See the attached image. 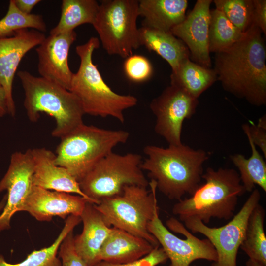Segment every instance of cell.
Masks as SVG:
<instances>
[{
    "instance_id": "11",
    "label": "cell",
    "mask_w": 266,
    "mask_h": 266,
    "mask_svg": "<svg viewBox=\"0 0 266 266\" xmlns=\"http://www.w3.org/2000/svg\"><path fill=\"white\" fill-rule=\"evenodd\" d=\"M171 231L185 236L182 239L170 232L159 216V209L148 224V229L170 261L169 266H189L192 262L204 259L213 262L217 259L214 246L208 239H200L194 236L179 221L171 217L166 221Z\"/></svg>"
},
{
    "instance_id": "13",
    "label": "cell",
    "mask_w": 266,
    "mask_h": 266,
    "mask_svg": "<svg viewBox=\"0 0 266 266\" xmlns=\"http://www.w3.org/2000/svg\"><path fill=\"white\" fill-rule=\"evenodd\" d=\"M33 167L31 149L11 155L8 170L0 182V193L7 191L6 203L0 215V232L10 228L13 215L22 211L33 185Z\"/></svg>"
},
{
    "instance_id": "6",
    "label": "cell",
    "mask_w": 266,
    "mask_h": 266,
    "mask_svg": "<svg viewBox=\"0 0 266 266\" xmlns=\"http://www.w3.org/2000/svg\"><path fill=\"white\" fill-rule=\"evenodd\" d=\"M128 132L99 128L83 123L61 138L55 162L66 168L79 182L115 147L126 143Z\"/></svg>"
},
{
    "instance_id": "18",
    "label": "cell",
    "mask_w": 266,
    "mask_h": 266,
    "mask_svg": "<svg viewBox=\"0 0 266 266\" xmlns=\"http://www.w3.org/2000/svg\"><path fill=\"white\" fill-rule=\"evenodd\" d=\"M31 150L34 167V186L48 190L75 193L93 203L83 193L75 178L66 168L56 164L55 153L45 148Z\"/></svg>"
},
{
    "instance_id": "27",
    "label": "cell",
    "mask_w": 266,
    "mask_h": 266,
    "mask_svg": "<svg viewBox=\"0 0 266 266\" xmlns=\"http://www.w3.org/2000/svg\"><path fill=\"white\" fill-rule=\"evenodd\" d=\"M81 221L80 216L69 215L60 233L51 245L33 251L26 259L16 264L7 263L0 255V266H62V262L57 256L60 246L66 235Z\"/></svg>"
},
{
    "instance_id": "26",
    "label": "cell",
    "mask_w": 266,
    "mask_h": 266,
    "mask_svg": "<svg viewBox=\"0 0 266 266\" xmlns=\"http://www.w3.org/2000/svg\"><path fill=\"white\" fill-rule=\"evenodd\" d=\"M265 211L258 204L252 211L240 248L249 259L266 265V237L264 231Z\"/></svg>"
},
{
    "instance_id": "12",
    "label": "cell",
    "mask_w": 266,
    "mask_h": 266,
    "mask_svg": "<svg viewBox=\"0 0 266 266\" xmlns=\"http://www.w3.org/2000/svg\"><path fill=\"white\" fill-rule=\"evenodd\" d=\"M198 105V99L170 84L150 103V108L156 118L155 132L169 145L182 144L183 122L193 115Z\"/></svg>"
},
{
    "instance_id": "28",
    "label": "cell",
    "mask_w": 266,
    "mask_h": 266,
    "mask_svg": "<svg viewBox=\"0 0 266 266\" xmlns=\"http://www.w3.org/2000/svg\"><path fill=\"white\" fill-rule=\"evenodd\" d=\"M244 33L234 26L221 11L216 8L210 10L208 34L210 53L226 50L241 38Z\"/></svg>"
},
{
    "instance_id": "8",
    "label": "cell",
    "mask_w": 266,
    "mask_h": 266,
    "mask_svg": "<svg viewBox=\"0 0 266 266\" xmlns=\"http://www.w3.org/2000/svg\"><path fill=\"white\" fill-rule=\"evenodd\" d=\"M139 0H103L92 24L110 55L127 58L140 46L137 26Z\"/></svg>"
},
{
    "instance_id": "39",
    "label": "cell",
    "mask_w": 266,
    "mask_h": 266,
    "mask_svg": "<svg viewBox=\"0 0 266 266\" xmlns=\"http://www.w3.org/2000/svg\"><path fill=\"white\" fill-rule=\"evenodd\" d=\"M6 200H7V196L6 195L3 197L2 201L0 202V211L2 209H3L6 203Z\"/></svg>"
},
{
    "instance_id": "37",
    "label": "cell",
    "mask_w": 266,
    "mask_h": 266,
    "mask_svg": "<svg viewBox=\"0 0 266 266\" xmlns=\"http://www.w3.org/2000/svg\"><path fill=\"white\" fill-rule=\"evenodd\" d=\"M8 114L7 100L5 92L0 84V118Z\"/></svg>"
},
{
    "instance_id": "32",
    "label": "cell",
    "mask_w": 266,
    "mask_h": 266,
    "mask_svg": "<svg viewBox=\"0 0 266 266\" xmlns=\"http://www.w3.org/2000/svg\"><path fill=\"white\" fill-rule=\"evenodd\" d=\"M167 259L168 258L163 248L158 246L147 255L133 262L123 264H115L100 261L94 266H156L166 263Z\"/></svg>"
},
{
    "instance_id": "10",
    "label": "cell",
    "mask_w": 266,
    "mask_h": 266,
    "mask_svg": "<svg viewBox=\"0 0 266 266\" xmlns=\"http://www.w3.org/2000/svg\"><path fill=\"white\" fill-rule=\"evenodd\" d=\"M260 199L259 190L254 189L238 212L220 227H210L196 217L183 221L187 229L204 235L214 246L217 259L211 266H237V253L244 238L248 219Z\"/></svg>"
},
{
    "instance_id": "33",
    "label": "cell",
    "mask_w": 266,
    "mask_h": 266,
    "mask_svg": "<svg viewBox=\"0 0 266 266\" xmlns=\"http://www.w3.org/2000/svg\"><path fill=\"white\" fill-rule=\"evenodd\" d=\"M73 231H71L61 243L59 256L62 259V266H87L76 253L74 246Z\"/></svg>"
},
{
    "instance_id": "15",
    "label": "cell",
    "mask_w": 266,
    "mask_h": 266,
    "mask_svg": "<svg viewBox=\"0 0 266 266\" xmlns=\"http://www.w3.org/2000/svg\"><path fill=\"white\" fill-rule=\"evenodd\" d=\"M212 0H198L184 20L170 32L187 47L194 62L211 68L209 50V28Z\"/></svg>"
},
{
    "instance_id": "4",
    "label": "cell",
    "mask_w": 266,
    "mask_h": 266,
    "mask_svg": "<svg viewBox=\"0 0 266 266\" xmlns=\"http://www.w3.org/2000/svg\"><path fill=\"white\" fill-rule=\"evenodd\" d=\"M202 179L205 182L190 197L178 201L172 207V213L182 222L196 217L206 225L213 218L231 219L238 198L246 192L238 172L233 168L208 167Z\"/></svg>"
},
{
    "instance_id": "21",
    "label": "cell",
    "mask_w": 266,
    "mask_h": 266,
    "mask_svg": "<svg viewBox=\"0 0 266 266\" xmlns=\"http://www.w3.org/2000/svg\"><path fill=\"white\" fill-rule=\"evenodd\" d=\"M187 0H140L139 16L143 18L142 26L170 32L186 16Z\"/></svg>"
},
{
    "instance_id": "14",
    "label": "cell",
    "mask_w": 266,
    "mask_h": 266,
    "mask_svg": "<svg viewBox=\"0 0 266 266\" xmlns=\"http://www.w3.org/2000/svg\"><path fill=\"white\" fill-rule=\"evenodd\" d=\"M45 37L43 33L25 29L16 31L11 36L0 38V84L5 92L8 114L12 117L16 114L12 86L18 66L26 53L40 44Z\"/></svg>"
},
{
    "instance_id": "1",
    "label": "cell",
    "mask_w": 266,
    "mask_h": 266,
    "mask_svg": "<svg viewBox=\"0 0 266 266\" xmlns=\"http://www.w3.org/2000/svg\"><path fill=\"white\" fill-rule=\"evenodd\" d=\"M261 31L254 24L237 42L216 53L214 70L227 92L250 104H266V50Z\"/></svg>"
},
{
    "instance_id": "5",
    "label": "cell",
    "mask_w": 266,
    "mask_h": 266,
    "mask_svg": "<svg viewBox=\"0 0 266 266\" xmlns=\"http://www.w3.org/2000/svg\"><path fill=\"white\" fill-rule=\"evenodd\" d=\"M24 92V106L29 120L35 122L40 113L54 118L53 137L62 138L83 123L85 114L79 99L69 90L27 71L17 73Z\"/></svg>"
},
{
    "instance_id": "17",
    "label": "cell",
    "mask_w": 266,
    "mask_h": 266,
    "mask_svg": "<svg viewBox=\"0 0 266 266\" xmlns=\"http://www.w3.org/2000/svg\"><path fill=\"white\" fill-rule=\"evenodd\" d=\"M87 202L79 195L33 185L22 211L28 212L38 221H50L54 216L63 219L70 215L80 216Z\"/></svg>"
},
{
    "instance_id": "35",
    "label": "cell",
    "mask_w": 266,
    "mask_h": 266,
    "mask_svg": "<svg viewBox=\"0 0 266 266\" xmlns=\"http://www.w3.org/2000/svg\"><path fill=\"white\" fill-rule=\"evenodd\" d=\"M253 23L266 36V0H253Z\"/></svg>"
},
{
    "instance_id": "2",
    "label": "cell",
    "mask_w": 266,
    "mask_h": 266,
    "mask_svg": "<svg viewBox=\"0 0 266 266\" xmlns=\"http://www.w3.org/2000/svg\"><path fill=\"white\" fill-rule=\"evenodd\" d=\"M143 152L146 157L141 168L169 199L179 201L186 194L192 195L200 185L203 164L208 159L204 150L182 143L166 148L148 145Z\"/></svg>"
},
{
    "instance_id": "22",
    "label": "cell",
    "mask_w": 266,
    "mask_h": 266,
    "mask_svg": "<svg viewBox=\"0 0 266 266\" xmlns=\"http://www.w3.org/2000/svg\"><path fill=\"white\" fill-rule=\"evenodd\" d=\"M140 46L159 55L170 65L172 71L184 61L190 59L186 45L170 32H164L146 27L139 28Z\"/></svg>"
},
{
    "instance_id": "9",
    "label": "cell",
    "mask_w": 266,
    "mask_h": 266,
    "mask_svg": "<svg viewBox=\"0 0 266 266\" xmlns=\"http://www.w3.org/2000/svg\"><path fill=\"white\" fill-rule=\"evenodd\" d=\"M142 160L137 153L112 152L79 182L80 188L94 204H98L101 200L120 194L126 185L147 187L149 182L140 167Z\"/></svg>"
},
{
    "instance_id": "24",
    "label": "cell",
    "mask_w": 266,
    "mask_h": 266,
    "mask_svg": "<svg viewBox=\"0 0 266 266\" xmlns=\"http://www.w3.org/2000/svg\"><path fill=\"white\" fill-rule=\"evenodd\" d=\"M99 7L95 0H63L61 14L57 25L50 31V35L74 31L84 24L94 22Z\"/></svg>"
},
{
    "instance_id": "30",
    "label": "cell",
    "mask_w": 266,
    "mask_h": 266,
    "mask_svg": "<svg viewBox=\"0 0 266 266\" xmlns=\"http://www.w3.org/2000/svg\"><path fill=\"white\" fill-rule=\"evenodd\" d=\"M212 2L241 32L245 33L253 25V0H214Z\"/></svg>"
},
{
    "instance_id": "7",
    "label": "cell",
    "mask_w": 266,
    "mask_h": 266,
    "mask_svg": "<svg viewBox=\"0 0 266 266\" xmlns=\"http://www.w3.org/2000/svg\"><path fill=\"white\" fill-rule=\"evenodd\" d=\"M149 186L150 190L141 186L126 185L120 194L101 200L95 206L108 226L143 238L156 247L160 245L148 226L159 209L157 186L153 180Z\"/></svg>"
},
{
    "instance_id": "20",
    "label": "cell",
    "mask_w": 266,
    "mask_h": 266,
    "mask_svg": "<svg viewBox=\"0 0 266 266\" xmlns=\"http://www.w3.org/2000/svg\"><path fill=\"white\" fill-rule=\"evenodd\" d=\"M155 247L143 238L111 227L100 249L99 260L115 264L128 263L144 257Z\"/></svg>"
},
{
    "instance_id": "36",
    "label": "cell",
    "mask_w": 266,
    "mask_h": 266,
    "mask_svg": "<svg viewBox=\"0 0 266 266\" xmlns=\"http://www.w3.org/2000/svg\"><path fill=\"white\" fill-rule=\"evenodd\" d=\"M17 7L23 13L29 14L40 0H14Z\"/></svg>"
},
{
    "instance_id": "38",
    "label": "cell",
    "mask_w": 266,
    "mask_h": 266,
    "mask_svg": "<svg viewBox=\"0 0 266 266\" xmlns=\"http://www.w3.org/2000/svg\"><path fill=\"white\" fill-rule=\"evenodd\" d=\"M246 266H266V265L257 260L249 258L246 262Z\"/></svg>"
},
{
    "instance_id": "16",
    "label": "cell",
    "mask_w": 266,
    "mask_h": 266,
    "mask_svg": "<svg viewBox=\"0 0 266 266\" xmlns=\"http://www.w3.org/2000/svg\"><path fill=\"white\" fill-rule=\"evenodd\" d=\"M74 31L46 37L36 48L40 76L69 90L73 73L68 63L70 47L76 40Z\"/></svg>"
},
{
    "instance_id": "31",
    "label": "cell",
    "mask_w": 266,
    "mask_h": 266,
    "mask_svg": "<svg viewBox=\"0 0 266 266\" xmlns=\"http://www.w3.org/2000/svg\"><path fill=\"white\" fill-rule=\"evenodd\" d=\"M124 68L128 78L133 82L148 80L153 74V67L148 59L139 55H132L126 58Z\"/></svg>"
},
{
    "instance_id": "23",
    "label": "cell",
    "mask_w": 266,
    "mask_h": 266,
    "mask_svg": "<svg viewBox=\"0 0 266 266\" xmlns=\"http://www.w3.org/2000/svg\"><path fill=\"white\" fill-rule=\"evenodd\" d=\"M217 80L214 69L203 66L190 59L172 71L170 75V84L181 88L197 99Z\"/></svg>"
},
{
    "instance_id": "29",
    "label": "cell",
    "mask_w": 266,
    "mask_h": 266,
    "mask_svg": "<svg viewBox=\"0 0 266 266\" xmlns=\"http://www.w3.org/2000/svg\"><path fill=\"white\" fill-rule=\"evenodd\" d=\"M31 29L42 33L47 30L46 25L41 15L25 14L10 0L6 15L0 20V38L12 36L19 30Z\"/></svg>"
},
{
    "instance_id": "34",
    "label": "cell",
    "mask_w": 266,
    "mask_h": 266,
    "mask_svg": "<svg viewBox=\"0 0 266 266\" xmlns=\"http://www.w3.org/2000/svg\"><path fill=\"white\" fill-rule=\"evenodd\" d=\"M242 129L246 136H249L255 146H257L266 158V129L258 125L244 124Z\"/></svg>"
},
{
    "instance_id": "3",
    "label": "cell",
    "mask_w": 266,
    "mask_h": 266,
    "mask_svg": "<svg viewBox=\"0 0 266 266\" xmlns=\"http://www.w3.org/2000/svg\"><path fill=\"white\" fill-rule=\"evenodd\" d=\"M99 46V39L92 37L76 47L80 65L73 74L69 90L80 100L85 114L111 117L124 123V112L135 106L138 100L135 96L114 92L105 83L92 60L94 50Z\"/></svg>"
},
{
    "instance_id": "19",
    "label": "cell",
    "mask_w": 266,
    "mask_h": 266,
    "mask_svg": "<svg viewBox=\"0 0 266 266\" xmlns=\"http://www.w3.org/2000/svg\"><path fill=\"white\" fill-rule=\"evenodd\" d=\"M83 229L80 234L74 236V246L78 255L87 266L99 262V255L111 227L104 221L95 204L87 202L80 216Z\"/></svg>"
},
{
    "instance_id": "25",
    "label": "cell",
    "mask_w": 266,
    "mask_h": 266,
    "mask_svg": "<svg viewBox=\"0 0 266 266\" xmlns=\"http://www.w3.org/2000/svg\"><path fill=\"white\" fill-rule=\"evenodd\" d=\"M251 149V155L246 158L241 154L230 156L239 170L241 182L246 192H251L256 185L266 192V164L251 138L246 136Z\"/></svg>"
}]
</instances>
